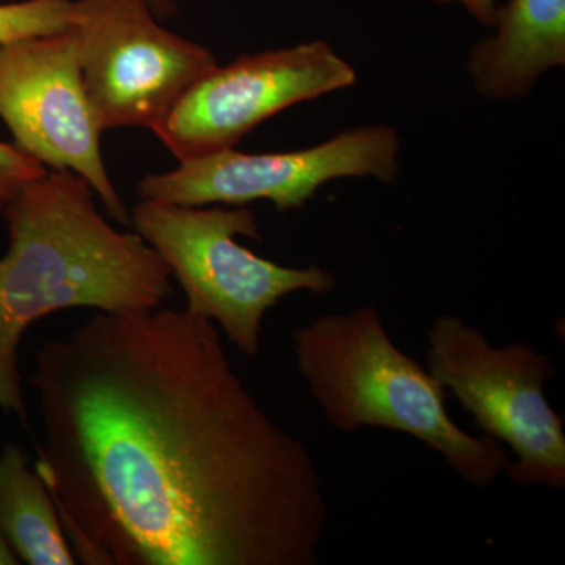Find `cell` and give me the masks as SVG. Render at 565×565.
Segmentation results:
<instances>
[{
  "instance_id": "6",
  "label": "cell",
  "mask_w": 565,
  "mask_h": 565,
  "mask_svg": "<svg viewBox=\"0 0 565 565\" xmlns=\"http://www.w3.org/2000/svg\"><path fill=\"white\" fill-rule=\"evenodd\" d=\"M70 25L103 131H152L217 66L202 44L163 29L147 0H73Z\"/></svg>"
},
{
  "instance_id": "12",
  "label": "cell",
  "mask_w": 565,
  "mask_h": 565,
  "mask_svg": "<svg viewBox=\"0 0 565 565\" xmlns=\"http://www.w3.org/2000/svg\"><path fill=\"white\" fill-rule=\"evenodd\" d=\"M73 0L0 3V44L70 29Z\"/></svg>"
},
{
  "instance_id": "10",
  "label": "cell",
  "mask_w": 565,
  "mask_h": 565,
  "mask_svg": "<svg viewBox=\"0 0 565 565\" xmlns=\"http://www.w3.org/2000/svg\"><path fill=\"white\" fill-rule=\"evenodd\" d=\"M497 35L481 41L468 70L490 98H515L565 63V0H511L498 9Z\"/></svg>"
},
{
  "instance_id": "2",
  "label": "cell",
  "mask_w": 565,
  "mask_h": 565,
  "mask_svg": "<svg viewBox=\"0 0 565 565\" xmlns=\"http://www.w3.org/2000/svg\"><path fill=\"white\" fill-rule=\"evenodd\" d=\"M71 170H47L3 210L10 247L0 259V408L28 423L18 367L22 334L71 308L156 310L172 296V270L140 234L115 230Z\"/></svg>"
},
{
  "instance_id": "11",
  "label": "cell",
  "mask_w": 565,
  "mask_h": 565,
  "mask_svg": "<svg viewBox=\"0 0 565 565\" xmlns=\"http://www.w3.org/2000/svg\"><path fill=\"white\" fill-rule=\"evenodd\" d=\"M0 534L25 564L77 563L50 490L17 445L0 452Z\"/></svg>"
},
{
  "instance_id": "3",
  "label": "cell",
  "mask_w": 565,
  "mask_h": 565,
  "mask_svg": "<svg viewBox=\"0 0 565 565\" xmlns=\"http://www.w3.org/2000/svg\"><path fill=\"white\" fill-rule=\"evenodd\" d=\"M292 349L311 397L340 433L377 427L411 435L479 489L504 473L509 456L500 441L460 429L446 408L448 392L393 343L371 305L300 327Z\"/></svg>"
},
{
  "instance_id": "7",
  "label": "cell",
  "mask_w": 565,
  "mask_h": 565,
  "mask_svg": "<svg viewBox=\"0 0 565 565\" xmlns=\"http://www.w3.org/2000/svg\"><path fill=\"white\" fill-rule=\"evenodd\" d=\"M0 118L20 150L79 174L114 221L132 225L104 166L103 129L82 82L73 28L0 44Z\"/></svg>"
},
{
  "instance_id": "5",
  "label": "cell",
  "mask_w": 565,
  "mask_h": 565,
  "mask_svg": "<svg viewBox=\"0 0 565 565\" xmlns=\"http://www.w3.org/2000/svg\"><path fill=\"white\" fill-rule=\"evenodd\" d=\"M427 370L473 416L476 427L514 452L504 473L515 486L565 489L563 416L545 394L556 370L533 345L490 344L457 316H440L427 332Z\"/></svg>"
},
{
  "instance_id": "13",
  "label": "cell",
  "mask_w": 565,
  "mask_h": 565,
  "mask_svg": "<svg viewBox=\"0 0 565 565\" xmlns=\"http://www.w3.org/2000/svg\"><path fill=\"white\" fill-rule=\"evenodd\" d=\"M46 173L43 163L20 150L17 145L0 141V214L25 185Z\"/></svg>"
},
{
  "instance_id": "16",
  "label": "cell",
  "mask_w": 565,
  "mask_h": 565,
  "mask_svg": "<svg viewBox=\"0 0 565 565\" xmlns=\"http://www.w3.org/2000/svg\"><path fill=\"white\" fill-rule=\"evenodd\" d=\"M20 564V559H18L17 555L11 552L9 544H7L6 539L0 534V565H17Z\"/></svg>"
},
{
  "instance_id": "9",
  "label": "cell",
  "mask_w": 565,
  "mask_h": 565,
  "mask_svg": "<svg viewBox=\"0 0 565 565\" xmlns=\"http://www.w3.org/2000/svg\"><path fill=\"white\" fill-rule=\"evenodd\" d=\"M399 148L397 132L382 125L353 129L302 151L245 154L233 148L182 161L173 172L148 174L139 182V195L181 206L269 200L278 211L297 210L338 178L396 180Z\"/></svg>"
},
{
  "instance_id": "1",
  "label": "cell",
  "mask_w": 565,
  "mask_h": 565,
  "mask_svg": "<svg viewBox=\"0 0 565 565\" xmlns=\"http://www.w3.org/2000/svg\"><path fill=\"white\" fill-rule=\"evenodd\" d=\"M43 479L88 565H315L329 525L307 446L264 411L214 322L98 311L35 352Z\"/></svg>"
},
{
  "instance_id": "4",
  "label": "cell",
  "mask_w": 565,
  "mask_h": 565,
  "mask_svg": "<svg viewBox=\"0 0 565 565\" xmlns=\"http://www.w3.org/2000/svg\"><path fill=\"white\" fill-rule=\"evenodd\" d=\"M132 226L161 255L180 281L185 310L217 322L248 359L262 352L263 319L285 297L333 291L337 277L319 266L286 267L236 243L259 239L248 207L181 206L141 200Z\"/></svg>"
},
{
  "instance_id": "8",
  "label": "cell",
  "mask_w": 565,
  "mask_h": 565,
  "mask_svg": "<svg viewBox=\"0 0 565 565\" xmlns=\"http://www.w3.org/2000/svg\"><path fill=\"white\" fill-rule=\"evenodd\" d=\"M355 71L323 41L215 66L152 132L178 161L233 150L278 111L351 87Z\"/></svg>"
},
{
  "instance_id": "15",
  "label": "cell",
  "mask_w": 565,
  "mask_h": 565,
  "mask_svg": "<svg viewBox=\"0 0 565 565\" xmlns=\"http://www.w3.org/2000/svg\"><path fill=\"white\" fill-rule=\"evenodd\" d=\"M158 20H169L178 13L177 0H147Z\"/></svg>"
},
{
  "instance_id": "14",
  "label": "cell",
  "mask_w": 565,
  "mask_h": 565,
  "mask_svg": "<svg viewBox=\"0 0 565 565\" xmlns=\"http://www.w3.org/2000/svg\"><path fill=\"white\" fill-rule=\"evenodd\" d=\"M435 3L440 6H448V3H462L465 9L470 11L471 14L486 25H494L498 17L497 0H434Z\"/></svg>"
}]
</instances>
